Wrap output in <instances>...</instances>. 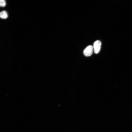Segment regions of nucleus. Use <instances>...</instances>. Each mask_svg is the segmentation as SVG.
<instances>
[{"instance_id": "3", "label": "nucleus", "mask_w": 132, "mask_h": 132, "mask_svg": "<svg viewBox=\"0 0 132 132\" xmlns=\"http://www.w3.org/2000/svg\"><path fill=\"white\" fill-rule=\"evenodd\" d=\"M8 17L7 13L5 11L0 12V18L3 19H6Z\"/></svg>"}, {"instance_id": "2", "label": "nucleus", "mask_w": 132, "mask_h": 132, "mask_svg": "<svg viewBox=\"0 0 132 132\" xmlns=\"http://www.w3.org/2000/svg\"><path fill=\"white\" fill-rule=\"evenodd\" d=\"M101 43L99 40H97L94 43L93 49L95 53H98L100 52L101 48Z\"/></svg>"}, {"instance_id": "1", "label": "nucleus", "mask_w": 132, "mask_h": 132, "mask_svg": "<svg viewBox=\"0 0 132 132\" xmlns=\"http://www.w3.org/2000/svg\"><path fill=\"white\" fill-rule=\"evenodd\" d=\"M93 47L92 46H89L84 50L83 54L86 57L91 56L93 54Z\"/></svg>"}, {"instance_id": "4", "label": "nucleus", "mask_w": 132, "mask_h": 132, "mask_svg": "<svg viewBox=\"0 0 132 132\" xmlns=\"http://www.w3.org/2000/svg\"><path fill=\"white\" fill-rule=\"evenodd\" d=\"M6 4V2L4 0H0V7H4Z\"/></svg>"}]
</instances>
